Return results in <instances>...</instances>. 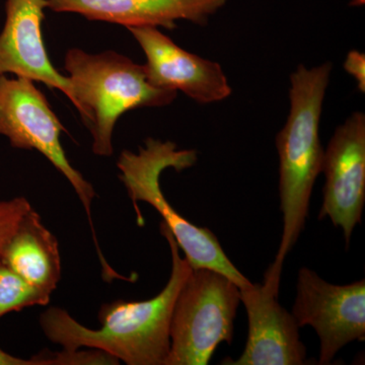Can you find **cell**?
Masks as SVG:
<instances>
[{"label": "cell", "instance_id": "12", "mask_svg": "<svg viewBox=\"0 0 365 365\" xmlns=\"http://www.w3.org/2000/svg\"><path fill=\"white\" fill-rule=\"evenodd\" d=\"M228 0H47L56 13L81 14L90 21L128 28L153 26L174 30L178 21L205 26Z\"/></svg>", "mask_w": 365, "mask_h": 365}, {"label": "cell", "instance_id": "13", "mask_svg": "<svg viewBox=\"0 0 365 365\" xmlns=\"http://www.w3.org/2000/svg\"><path fill=\"white\" fill-rule=\"evenodd\" d=\"M0 261L31 284L50 294L61 278L58 241L33 207L7 242Z\"/></svg>", "mask_w": 365, "mask_h": 365}, {"label": "cell", "instance_id": "2", "mask_svg": "<svg viewBox=\"0 0 365 365\" xmlns=\"http://www.w3.org/2000/svg\"><path fill=\"white\" fill-rule=\"evenodd\" d=\"M331 71L332 64L326 62L313 68L299 66L290 76V112L276 138L283 232L275 261L268 269L279 277L285 257L306 225L314 182L322 173L319 121Z\"/></svg>", "mask_w": 365, "mask_h": 365}, {"label": "cell", "instance_id": "9", "mask_svg": "<svg viewBox=\"0 0 365 365\" xmlns=\"http://www.w3.org/2000/svg\"><path fill=\"white\" fill-rule=\"evenodd\" d=\"M279 287V278L266 273L263 284L251 282L240 288L248 316V339L241 357L225 364H306V346L300 341L299 327L292 314L278 302Z\"/></svg>", "mask_w": 365, "mask_h": 365}, {"label": "cell", "instance_id": "5", "mask_svg": "<svg viewBox=\"0 0 365 365\" xmlns=\"http://www.w3.org/2000/svg\"><path fill=\"white\" fill-rule=\"evenodd\" d=\"M240 287L207 268H192L178 294L165 365H206L222 342L232 344Z\"/></svg>", "mask_w": 365, "mask_h": 365}, {"label": "cell", "instance_id": "6", "mask_svg": "<svg viewBox=\"0 0 365 365\" xmlns=\"http://www.w3.org/2000/svg\"><path fill=\"white\" fill-rule=\"evenodd\" d=\"M66 131L44 93L33 81L0 76V135L6 137L14 148L37 150L71 182L85 207L98 258L104 264L106 259L91 217L96 191L67 158L61 144V134Z\"/></svg>", "mask_w": 365, "mask_h": 365}, {"label": "cell", "instance_id": "10", "mask_svg": "<svg viewBox=\"0 0 365 365\" xmlns=\"http://www.w3.org/2000/svg\"><path fill=\"white\" fill-rule=\"evenodd\" d=\"M146 57L144 64L153 86L182 91L199 104L220 102L232 90L222 66L179 47L158 28H128Z\"/></svg>", "mask_w": 365, "mask_h": 365}, {"label": "cell", "instance_id": "17", "mask_svg": "<svg viewBox=\"0 0 365 365\" xmlns=\"http://www.w3.org/2000/svg\"><path fill=\"white\" fill-rule=\"evenodd\" d=\"M344 69L356 79L359 90L365 91V55L364 53L352 50L348 53L344 62Z\"/></svg>", "mask_w": 365, "mask_h": 365}, {"label": "cell", "instance_id": "16", "mask_svg": "<svg viewBox=\"0 0 365 365\" xmlns=\"http://www.w3.org/2000/svg\"><path fill=\"white\" fill-rule=\"evenodd\" d=\"M58 352L39 353L32 359H24L14 356L0 348V365H60Z\"/></svg>", "mask_w": 365, "mask_h": 365}, {"label": "cell", "instance_id": "15", "mask_svg": "<svg viewBox=\"0 0 365 365\" xmlns=\"http://www.w3.org/2000/svg\"><path fill=\"white\" fill-rule=\"evenodd\" d=\"M31 208L32 205L25 197L0 201V257L24 216Z\"/></svg>", "mask_w": 365, "mask_h": 365}, {"label": "cell", "instance_id": "8", "mask_svg": "<svg viewBox=\"0 0 365 365\" xmlns=\"http://www.w3.org/2000/svg\"><path fill=\"white\" fill-rule=\"evenodd\" d=\"M326 178L319 220L342 227L346 242L362 222L365 202V116L355 112L341 124L324 150Z\"/></svg>", "mask_w": 365, "mask_h": 365}, {"label": "cell", "instance_id": "3", "mask_svg": "<svg viewBox=\"0 0 365 365\" xmlns=\"http://www.w3.org/2000/svg\"><path fill=\"white\" fill-rule=\"evenodd\" d=\"M73 91V106L93 137L98 157L113 155V132L125 113L172 104L178 91L153 86L145 66L115 51L90 54L69 49L64 59Z\"/></svg>", "mask_w": 365, "mask_h": 365}, {"label": "cell", "instance_id": "4", "mask_svg": "<svg viewBox=\"0 0 365 365\" xmlns=\"http://www.w3.org/2000/svg\"><path fill=\"white\" fill-rule=\"evenodd\" d=\"M197 160L196 150H180L172 141L148 138L143 148H139L138 153L122 151L117 167L120 180L133 203L139 225H143L144 220L138 202L150 204L162 216L163 225L172 232L192 268L217 271L240 288L247 287L251 281L227 258L215 235L208 228L196 227L182 217L170 205L160 189V179L163 170L172 168L181 172L193 167Z\"/></svg>", "mask_w": 365, "mask_h": 365}, {"label": "cell", "instance_id": "14", "mask_svg": "<svg viewBox=\"0 0 365 365\" xmlns=\"http://www.w3.org/2000/svg\"><path fill=\"white\" fill-rule=\"evenodd\" d=\"M51 295L31 284L0 261V318L26 307L46 306Z\"/></svg>", "mask_w": 365, "mask_h": 365}, {"label": "cell", "instance_id": "11", "mask_svg": "<svg viewBox=\"0 0 365 365\" xmlns=\"http://www.w3.org/2000/svg\"><path fill=\"white\" fill-rule=\"evenodd\" d=\"M47 9V0H6V23L0 33V76L14 74L44 83L73 104L71 81L55 68L46 50L42 23Z\"/></svg>", "mask_w": 365, "mask_h": 365}, {"label": "cell", "instance_id": "1", "mask_svg": "<svg viewBox=\"0 0 365 365\" xmlns=\"http://www.w3.org/2000/svg\"><path fill=\"white\" fill-rule=\"evenodd\" d=\"M160 230L172 254L170 279L160 294L143 302L116 300L103 304L98 329L81 325L61 307H50L40 318L46 337L67 351L85 347L128 365H165L170 349L173 311L192 267L180 255L169 228L162 222Z\"/></svg>", "mask_w": 365, "mask_h": 365}, {"label": "cell", "instance_id": "7", "mask_svg": "<svg viewBox=\"0 0 365 365\" xmlns=\"http://www.w3.org/2000/svg\"><path fill=\"white\" fill-rule=\"evenodd\" d=\"M292 314L299 328L312 326L316 330L319 364H329L341 348L365 339V280L334 285L302 268Z\"/></svg>", "mask_w": 365, "mask_h": 365}]
</instances>
